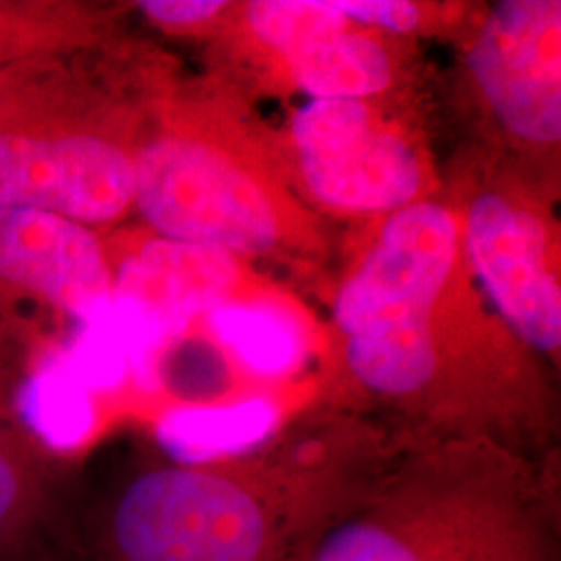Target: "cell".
<instances>
[{
  "instance_id": "cell-18",
  "label": "cell",
  "mask_w": 561,
  "mask_h": 561,
  "mask_svg": "<svg viewBox=\"0 0 561 561\" xmlns=\"http://www.w3.org/2000/svg\"><path fill=\"white\" fill-rule=\"evenodd\" d=\"M350 23L408 34L421 25V9L403 0H333Z\"/></svg>"
},
{
  "instance_id": "cell-13",
  "label": "cell",
  "mask_w": 561,
  "mask_h": 561,
  "mask_svg": "<svg viewBox=\"0 0 561 561\" xmlns=\"http://www.w3.org/2000/svg\"><path fill=\"white\" fill-rule=\"evenodd\" d=\"M99 9L71 0H0V69L42 55L101 44Z\"/></svg>"
},
{
  "instance_id": "cell-17",
  "label": "cell",
  "mask_w": 561,
  "mask_h": 561,
  "mask_svg": "<svg viewBox=\"0 0 561 561\" xmlns=\"http://www.w3.org/2000/svg\"><path fill=\"white\" fill-rule=\"evenodd\" d=\"M221 0H141L136 9L154 27L173 34H194L215 23L227 11Z\"/></svg>"
},
{
  "instance_id": "cell-10",
  "label": "cell",
  "mask_w": 561,
  "mask_h": 561,
  "mask_svg": "<svg viewBox=\"0 0 561 561\" xmlns=\"http://www.w3.org/2000/svg\"><path fill=\"white\" fill-rule=\"evenodd\" d=\"M461 243L503 321L530 347L561 343V294L541 221L507 196L489 192L468 208Z\"/></svg>"
},
{
  "instance_id": "cell-14",
  "label": "cell",
  "mask_w": 561,
  "mask_h": 561,
  "mask_svg": "<svg viewBox=\"0 0 561 561\" xmlns=\"http://www.w3.org/2000/svg\"><path fill=\"white\" fill-rule=\"evenodd\" d=\"M210 333L252 373L279 377L304 360L301 327L271 301H225L204 314Z\"/></svg>"
},
{
  "instance_id": "cell-19",
  "label": "cell",
  "mask_w": 561,
  "mask_h": 561,
  "mask_svg": "<svg viewBox=\"0 0 561 561\" xmlns=\"http://www.w3.org/2000/svg\"><path fill=\"white\" fill-rule=\"evenodd\" d=\"M287 561H298V558H294V560H287Z\"/></svg>"
},
{
  "instance_id": "cell-16",
  "label": "cell",
  "mask_w": 561,
  "mask_h": 561,
  "mask_svg": "<svg viewBox=\"0 0 561 561\" xmlns=\"http://www.w3.org/2000/svg\"><path fill=\"white\" fill-rule=\"evenodd\" d=\"M245 15L252 34L285 60L352 27L333 0H259Z\"/></svg>"
},
{
  "instance_id": "cell-6",
  "label": "cell",
  "mask_w": 561,
  "mask_h": 561,
  "mask_svg": "<svg viewBox=\"0 0 561 561\" xmlns=\"http://www.w3.org/2000/svg\"><path fill=\"white\" fill-rule=\"evenodd\" d=\"M111 262L113 314L129 362L146 377L192 322L233 298L240 280L233 254L159 236Z\"/></svg>"
},
{
  "instance_id": "cell-9",
  "label": "cell",
  "mask_w": 561,
  "mask_h": 561,
  "mask_svg": "<svg viewBox=\"0 0 561 561\" xmlns=\"http://www.w3.org/2000/svg\"><path fill=\"white\" fill-rule=\"evenodd\" d=\"M113 291L111 252L96 229L0 206V304L34 301L83 327L113 308Z\"/></svg>"
},
{
  "instance_id": "cell-1",
  "label": "cell",
  "mask_w": 561,
  "mask_h": 561,
  "mask_svg": "<svg viewBox=\"0 0 561 561\" xmlns=\"http://www.w3.org/2000/svg\"><path fill=\"white\" fill-rule=\"evenodd\" d=\"M345 431L138 474L102 512L94 561H287L389 466Z\"/></svg>"
},
{
  "instance_id": "cell-8",
  "label": "cell",
  "mask_w": 561,
  "mask_h": 561,
  "mask_svg": "<svg viewBox=\"0 0 561 561\" xmlns=\"http://www.w3.org/2000/svg\"><path fill=\"white\" fill-rule=\"evenodd\" d=\"M460 248V225L442 204L419 201L391 213L358 271L337 291V329L347 337L373 322L433 314Z\"/></svg>"
},
{
  "instance_id": "cell-4",
  "label": "cell",
  "mask_w": 561,
  "mask_h": 561,
  "mask_svg": "<svg viewBox=\"0 0 561 561\" xmlns=\"http://www.w3.org/2000/svg\"><path fill=\"white\" fill-rule=\"evenodd\" d=\"M134 208L159 238L236 259L266 254L279 243V208L262 181L175 115L141 141Z\"/></svg>"
},
{
  "instance_id": "cell-12",
  "label": "cell",
  "mask_w": 561,
  "mask_h": 561,
  "mask_svg": "<svg viewBox=\"0 0 561 561\" xmlns=\"http://www.w3.org/2000/svg\"><path fill=\"white\" fill-rule=\"evenodd\" d=\"M291 80L312 99L368 101L393 81V60L381 42L352 27L287 59Z\"/></svg>"
},
{
  "instance_id": "cell-7",
  "label": "cell",
  "mask_w": 561,
  "mask_h": 561,
  "mask_svg": "<svg viewBox=\"0 0 561 561\" xmlns=\"http://www.w3.org/2000/svg\"><path fill=\"white\" fill-rule=\"evenodd\" d=\"M561 2L507 0L484 21L468 67L495 119L518 140L561 138Z\"/></svg>"
},
{
  "instance_id": "cell-11",
  "label": "cell",
  "mask_w": 561,
  "mask_h": 561,
  "mask_svg": "<svg viewBox=\"0 0 561 561\" xmlns=\"http://www.w3.org/2000/svg\"><path fill=\"white\" fill-rule=\"evenodd\" d=\"M18 387L0 360V561H15L50 520L55 477L34 426L25 421Z\"/></svg>"
},
{
  "instance_id": "cell-2",
  "label": "cell",
  "mask_w": 561,
  "mask_h": 561,
  "mask_svg": "<svg viewBox=\"0 0 561 561\" xmlns=\"http://www.w3.org/2000/svg\"><path fill=\"white\" fill-rule=\"evenodd\" d=\"M560 493L520 449L428 439L298 561H560Z\"/></svg>"
},
{
  "instance_id": "cell-5",
  "label": "cell",
  "mask_w": 561,
  "mask_h": 561,
  "mask_svg": "<svg viewBox=\"0 0 561 561\" xmlns=\"http://www.w3.org/2000/svg\"><path fill=\"white\" fill-rule=\"evenodd\" d=\"M291 140L308 192L337 213L391 215L419 202L421 157L368 101L306 102L291 119Z\"/></svg>"
},
{
  "instance_id": "cell-3",
  "label": "cell",
  "mask_w": 561,
  "mask_h": 561,
  "mask_svg": "<svg viewBox=\"0 0 561 561\" xmlns=\"http://www.w3.org/2000/svg\"><path fill=\"white\" fill-rule=\"evenodd\" d=\"M96 46L0 69V206L92 229L134 208L146 136L134 111L94 78Z\"/></svg>"
},
{
  "instance_id": "cell-15",
  "label": "cell",
  "mask_w": 561,
  "mask_h": 561,
  "mask_svg": "<svg viewBox=\"0 0 561 561\" xmlns=\"http://www.w3.org/2000/svg\"><path fill=\"white\" fill-rule=\"evenodd\" d=\"M279 428L277 412L266 401L229 408L181 410L167 424V437L183 460H208L245 451Z\"/></svg>"
}]
</instances>
